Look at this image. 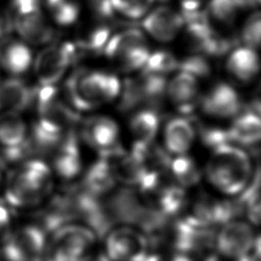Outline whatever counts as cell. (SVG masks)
<instances>
[{
    "label": "cell",
    "instance_id": "1",
    "mask_svg": "<svg viewBox=\"0 0 261 261\" xmlns=\"http://www.w3.org/2000/svg\"><path fill=\"white\" fill-rule=\"evenodd\" d=\"M211 151L205 167L207 179L221 194L239 196L254 173L250 155L234 144L220 145Z\"/></svg>",
    "mask_w": 261,
    "mask_h": 261
},
{
    "label": "cell",
    "instance_id": "2",
    "mask_svg": "<svg viewBox=\"0 0 261 261\" xmlns=\"http://www.w3.org/2000/svg\"><path fill=\"white\" fill-rule=\"evenodd\" d=\"M121 82L111 71L80 69L64 84L63 98L75 111H88L118 98Z\"/></svg>",
    "mask_w": 261,
    "mask_h": 261
},
{
    "label": "cell",
    "instance_id": "3",
    "mask_svg": "<svg viewBox=\"0 0 261 261\" xmlns=\"http://www.w3.org/2000/svg\"><path fill=\"white\" fill-rule=\"evenodd\" d=\"M52 186L51 168L41 159H27L9 172L5 198L13 207H33L50 194Z\"/></svg>",
    "mask_w": 261,
    "mask_h": 261
},
{
    "label": "cell",
    "instance_id": "4",
    "mask_svg": "<svg viewBox=\"0 0 261 261\" xmlns=\"http://www.w3.org/2000/svg\"><path fill=\"white\" fill-rule=\"evenodd\" d=\"M150 49L144 32L128 28L114 33L107 41L103 54L117 70L129 73L142 69Z\"/></svg>",
    "mask_w": 261,
    "mask_h": 261
},
{
    "label": "cell",
    "instance_id": "5",
    "mask_svg": "<svg viewBox=\"0 0 261 261\" xmlns=\"http://www.w3.org/2000/svg\"><path fill=\"white\" fill-rule=\"evenodd\" d=\"M95 231L87 225L58 226L49 244L47 261H90L96 248Z\"/></svg>",
    "mask_w": 261,
    "mask_h": 261
},
{
    "label": "cell",
    "instance_id": "6",
    "mask_svg": "<svg viewBox=\"0 0 261 261\" xmlns=\"http://www.w3.org/2000/svg\"><path fill=\"white\" fill-rule=\"evenodd\" d=\"M33 103L36 105L38 123L43 128L56 133L66 134L72 129L77 121V113L72 109L56 86H38L34 89Z\"/></svg>",
    "mask_w": 261,
    "mask_h": 261
},
{
    "label": "cell",
    "instance_id": "7",
    "mask_svg": "<svg viewBox=\"0 0 261 261\" xmlns=\"http://www.w3.org/2000/svg\"><path fill=\"white\" fill-rule=\"evenodd\" d=\"M166 79L142 71L141 74L128 77L121 83L118 96V108L121 111L156 107L165 96Z\"/></svg>",
    "mask_w": 261,
    "mask_h": 261
},
{
    "label": "cell",
    "instance_id": "8",
    "mask_svg": "<svg viewBox=\"0 0 261 261\" xmlns=\"http://www.w3.org/2000/svg\"><path fill=\"white\" fill-rule=\"evenodd\" d=\"M214 247L224 258L233 261H248L259 247V237L251 223L230 219L222 223L215 234Z\"/></svg>",
    "mask_w": 261,
    "mask_h": 261
},
{
    "label": "cell",
    "instance_id": "9",
    "mask_svg": "<svg viewBox=\"0 0 261 261\" xmlns=\"http://www.w3.org/2000/svg\"><path fill=\"white\" fill-rule=\"evenodd\" d=\"M79 57L73 42L55 43L44 47L33 61L38 86H56Z\"/></svg>",
    "mask_w": 261,
    "mask_h": 261
},
{
    "label": "cell",
    "instance_id": "10",
    "mask_svg": "<svg viewBox=\"0 0 261 261\" xmlns=\"http://www.w3.org/2000/svg\"><path fill=\"white\" fill-rule=\"evenodd\" d=\"M46 245L43 228L30 224L10 230L2 241V250L7 261H41Z\"/></svg>",
    "mask_w": 261,
    "mask_h": 261
},
{
    "label": "cell",
    "instance_id": "11",
    "mask_svg": "<svg viewBox=\"0 0 261 261\" xmlns=\"http://www.w3.org/2000/svg\"><path fill=\"white\" fill-rule=\"evenodd\" d=\"M105 256L110 261H143L148 256L147 238L130 225L114 227L105 239Z\"/></svg>",
    "mask_w": 261,
    "mask_h": 261
},
{
    "label": "cell",
    "instance_id": "12",
    "mask_svg": "<svg viewBox=\"0 0 261 261\" xmlns=\"http://www.w3.org/2000/svg\"><path fill=\"white\" fill-rule=\"evenodd\" d=\"M199 106L203 112L213 118H233L242 110L243 104L238 91L227 83L220 82L212 86L201 96Z\"/></svg>",
    "mask_w": 261,
    "mask_h": 261
},
{
    "label": "cell",
    "instance_id": "13",
    "mask_svg": "<svg viewBox=\"0 0 261 261\" xmlns=\"http://www.w3.org/2000/svg\"><path fill=\"white\" fill-rule=\"evenodd\" d=\"M142 19L144 32L162 43L174 40L185 25L180 12L169 6H158L150 9Z\"/></svg>",
    "mask_w": 261,
    "mask_h": 261
},
{
    "label": "cell",
    "instance_id": "14",
    "mask_svg": "<svg viewBox=\"0 0 261 261\" xmlns=\"http://www.w3.org/2000/svg\"><path fill=\"white\" fill-rule=\"evenodd\" d=\"M99 157L106 162L115 180L123 185L139 187L147 173L139 159L119 144L99 153Z\"/></svg>",
    "mask_w": 261,
    "mask_h": 261
},
{
    "label": "cell",
    "instance_id": "15",
    "mask_svg": "<svg viewBox=\"0 0 261 261\" xmlns=\"http://www.w3.org/2000/svg\"><path fill=\"white\" fill-rule=\"evenodd\" d=\"M165 96L179 113L189 115L200 104L202 95L199 80L188 72L178 70L166 83Z\"/></svg>",
    "mask_w": 261,
    "mask_h": 261
},
{
    "label": "cell",
    "instance_id": "16",
    "mask_svg": "<svg viewBox=\"0 0 261 261\" xmlns=\"http://www.w3.org/2000/svg\"><path fill=\"white\" fill-rule=\"evenodd\" d=\"M82 138L99 153L119 144V126L107 115H93L82 123Z\"/></svg>",
    "mask_w": 261,
    "mask_h": 261
},
{
    "label": "cell",
    "instance_id": "17",
    "mask_svg": "<svg viewBox=\"0 0 261 261\" xmlns=\"http://www.w3.org/2000/svg\"><path fill=\"white\" fill-rule=\"evenodd\" d=\"M11 27L27 44L44 45L53 39L54 31L46 20L42 9L22 15L9 16Z\"/></svg>",
    "mask_w": 261,
    "mask_h": 261
},
{
    "label": "cell",
    "instance_id": "18",
    "mask_svg": "<svg viewBox=\"0 0 261 261\" xmlns=\"http://www.w3.org/2000/svg\"><path fill=\"white\" fill-rule=\"evenodd\" d=\"M210 226L188 217L177 226V246L180 253H200L214 246L215 234Z\"/></svg>",
    "mask_w": 261,
    "mask_h": 261
},
{
    "label": "cell",
    "instance_id": "19",
    "mask_svg": "<svg viewBox=\"0 0 261 261\" xmlns=\"http://www.w3.org/2000/svg\"><path fill=\"white\" fill-rule=\"evenodd\" d=\"M53 154V169L57 175L64 179H71L80 173L82 155L73 130L64 135Z\"/></svg>",
    "mask_w": 261,
    "mask_h": 261
},
{
    "label": "cell",
    "instance_id": "20",
    "mask_svg": "<svg viewBox=\"0 0 261 261\" xmlns=\"http://www.w3.org/2000/svg\"><path fill=\"white\" fill-rule=\"evenodd\" d=\"M196 139V129L186 117L176 116L169 119L163 129L164 150L172 156L184 155L192 148Z\"/></svg>",
    "mask_w": 261,
    "mask_h": 261
},
{
    "label": "cell",
    "instance_id": "21",
    "mask_svg": "<svg viewBox=\"0 0 261 261\" xmlns=\"http://www.w3.org/2000/svg\"><path fill=\"white\" fill-rule=\"evenodd\" d=\"M33 63L29 44L21 39L4 36L0 39V67L7 72L18 75L25 72Z\"/></svg>",
    "mask_w": 261,
    "mask_h": 261
},
{
    "label": "cell",
    "instance_id": "22",
    "mask_svg": "<svg viewBox=\"0 0 261 261\" xmlns=\"http://www.w3.org/2000/svg\"><path fill=\"white\" fill-rule=\"evenodd\" d=\"M230 142L242 148L257 145L261 136V121L258 112L251 109L240 112L226 128Z\"/></svg>",
    "mask_w": 261,
    "mask_h": 261
},
{
    "label": "cell",
    "instance_id": "23",
    "mask_svg": "<svg viewBox=\"0 0 261 261\" xmlns=\"http://www.w3.org/2000/svg\"><path fill=\"white\" fill-rule=\"evenodd\" d=\"M227 72L238 82L251 83L258 74L260 64L255 49L247 46H239L229 51L225 62Z\"/></svg>",
    "mask_w": 261,
    "mask_h": 261
},
{
    "label": "cell",
    "instance_id": "24",
    "mask_svg": "<svg viewBox=\"0 0 261 261\" xmlns=\"http://www.w3.org/2000/svg\"><path fill=\"white\" fill-rule=\"evenodd\" d=\"M34 89L18 77L0 81V111L19 113L33 104Z\"/></svg>",
    "mask_w": 261,
    "mask_h": 261
},
{
    "label": "cell",
    "instance_id": "25",
    "mask_svg": "<svg viewBox=\"0 0 261 261\" xmlns=\"http://www.w3.org/2000/svg\"><path fill=\"white\" fill-rule=\"evenodd\" d=\"M160 126L157 109L140 108L135 110L129 120V130L135 143H152Z\"/></svg>",
    "mask_w": 261,
    "mask_h": 261
},
{
    "label": "cell",
    "instance_id": "26",
    "mask_svg": "<svg viewBox=\"0 0 261 261\" xmlns=\"http://www.w3.org/2000/svg\"><path fill=\"white\" fill-rule=\"evenodd\" d=\"M238 7L233 0H209L203 10L204 17L208 24L216 30L230 29L237 18Z\"/></svg>",
    "mask_w": 261,
    "mask_h": 261
},
{
    "label": "cell",
    "instance_id": "27",
    "mask_svg": "<svg viewBox=\"0 0 261 261\" xmlns=\"http://www.w3.org/2000/svg\"><path fill=\"white\" fill-rule=\"evenodd\" d=\"M115 178L106 162L100 157L91 165L84 177L85 192L96 197L108 193L115 186Z\"/></svg>",
    "mask_w": 261,
    "mask_h": 261
},
{
    "label": "cell",
    "instance_id": "28",
    "mask_svg": "<svg viewBox=\"0 0 261 261\" xmlns=\"http://www.w3.org/2000/svg\"><path fill=\"white\" fill-rule=\"evenodd\" d=\"M28 136V128L19 113L4 111L0 113V144L2 147L21 145Z\"/></svg>",
    "mask_w": 261,
    "mask_h": 261
},
{
    "label": "cell",
    "instance_id": "29",
    "mask_svg": "<svg viewBox=\"0 0 261 261\" xmlns=\"http://www.w3.org/2000/svg\"><path fill=\"white\" fill-rule=\"evenodd\" d=\"M111 29L108 23L98 24L86 29L74 43L79 54H99L103 53L105 45L111 36Z\"/></svg>",
    "mask_w": 261,
    "mask_h": 261
},
{
    "label": "cell",
    "instance_id": "30",
    "mask_svg": "<svg viewBox=\"0 0 261 261\" xmlns=\"http://www.w3.org/2000/svg\"><path fill=\"white\" fill-rule=\"evenodd\" d=\"M168 171L175 184L181 188L195 186L201 178V172L196 161L187 154L174 156L173 159H170Z\"/></svg>",
    "mask_w": 261,
    "mask_h": 261
},
{
    "label": "cell",
    "instance_id": "31",
    "mask_svg": "<svg viewBox=\"0 0 261 261\" xmlns=\"http://www.w3.org/2000/svg\"><path fill=\"white\" fill-rule=\"evenodd\" d=\"M47 10L59 25H70L80 16L81 6L77 0H46Z\"/></svg>",
    "mask_w": 261,
    "mask_h": 261
},
{
    "label": "cell",
    "instance_id": "32",
    "mask_svg": "<svg viewBox=\"0 0 261 261\" xmlns=\"http://www.w3.org/2000/svg\"><path fill=\"white\" fill-rule=\"evenodd\" d=\"M178 66V59L167 50H156L150 52L149 56L141 69L144 72L164 76L171 73Z\"/></svg>",
    "mask_w": 261,
    "mask_h": 261
},
{
    "label": "cell",
    "instance_id": "33",
    "mask_svg": "<svg viewBox=\"0 0 261 261\" xmlns=\"http://www.w3.org/2000/svg\"><path fill=\"white\" fill-rule=\"evenodd\" d=\"M115 15L129 20L143 18L150 11L155 0H109Z\"/></svg>",
    "mask_w": 261,
    "mask_h": 261
},
{
    "label": "cell",
    "instance_id": "34",
    "mask_svg": "<svg viewBox=\"0 0 261 261\" xmlns=\"http://www.w3.org/2000/svg\"><path fill=\"white\" fill-rule=\"evenodd\" d=\"M178 70L190 73L196 79H204L207 77L211 72V66L208 60L202 54L193 53L182 60H178Z\"/></svg>",
    "mask_w": 261,
    "mask_h": 261
},
{
    "label": "cell",
    "instance_id": "35",
    "mask_svg": "<svg viewBox=\"0 0 261 261\" xmlns=\"http://www.w3.org/2000/svg\"><path fill=\"white\" fill-rule=\"evenodd\" d=\"M261 32V17L260 12L255 11L251 13L244 22L241 31V40L244 46L257 49L260 45Z\"/></svg>",
    "mask_w": 261,
    "mask_h": 261
},
{
    "label": "cell",
    "instance_id": "36",
    "mask_svg": "<svg viewBox=\"0 0 261 261\" xmlns=\"http://www.w3.org/2000/svg\"><path fill=\"white\" fill-rule=\"evenodd\" d=\"M200 135L202 142L210 149H213L224 144H232L228 137L227 130L223 128L202 127Z\"/></svg>",
    "mask_w": 261,
    "mask_h": 261
},
{
    "label": "cell",
    "instance_id": "37",
    "mask_svg": "<svg viewBox=\"0 0 261 261\" xmlns=\"http://www.w3.org/2000/svg\"><path fill=\"white\" fill-rule=\"evenodd\" d=\"M10 213L8 209L0 204V241L2 242L10 231Z\"/></svg>",
    "mask_w": 261,
    "mask_h": 261
},
{
    "label": "cell",
    "instance_id": "38",
    "mask_svg": "<svg viewBox=\"0 0 261 261\" xmlns=\"http://www.w3.org/2000/svg\"><path fill=\"white\" fill-rule=\"evenodd\" d=\"M205 0H178L180 6V13L190 14L201 11V6L203 5Z\"/></svg>",
    "mask_w": 261,
    "mask_h": 261
},
{
    "label": "cell",
    "instance_id": "39",
    "mask_svg": "<svg viewBox=\"0 0 261 261\" xmlns=\"http://www.w3.org/2000/svg\"><path fill=\"white\" fill-rule=\"evenodd\" d=\"M169 261H194V259L185 253H177L171 257Z\"/></svg>",
    "mask_w": 261,
    "mask_h": 261
},
{
    "label": "cell",
    "instance_id": "40",
    "mask_svg": "<svg viewBox=\"0 0 261 261\" xmlns=\"http://www.w3.org/2000/svg\"><path fill=\"white\" fill-rule=\"evenodd\" d=\"M2 180H3V178H2V173H1V169H0V187L2 185Z\"/></svg>",
    "mask_w": 261,
    "mask_h": 261
},
{
    "label": "cell",
    "instance_id": "41",
    "mask_svg": "<svg viewBox=\"0 0 261 261\" xmlns=\"http://www.w3.org/2000/svg\"><path fill=\"white\" fill-rule=\"evenodd\" d=\"M208 261H220V260H218V259H215V258H212V259H209Z\"/></svg>",
    "mask_w": 261,
    "mask_h": 261
},
{
    "label": "cell",
    "instance_id": "42",
    "mask_svg": "<svg viewBox=\"0 0 261 261\" xmlns=\"http://www.w3.org/2000/svg\"><path fill=\"white\" fill-rule=\"evenodd\" d=\"M0 81H1V80H0Z\"/></svg>",
    "mask_w": 261,
    "mask_h": 261
}]
</instances>
